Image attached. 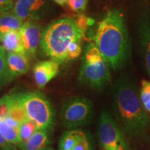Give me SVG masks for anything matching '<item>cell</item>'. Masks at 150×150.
I'll use <instances>...</instances> for the list:
<instances>
[{"label": "cell", "mask_w": 150, "mask_h": 150, "mask_svg": "<svg viewBox=\"0 0 150 150\" xmlns=\"http://www.w3.org/2000/svg\"><path fill=\"white\" fill-rule=\"evenodd\" d=\"M140 39L146 69L150 76V26L144 25L140 31Z\"/></svg>", "instance_id": "cell-16"}, {"label": "cell", "mask_w": 150, "mask_h": 150, "mask_svg": "<svg viewBox=\"0 0 150 150\" xmlns=\"http://www.w3.org/2000/svg\"><path fill=\"white\" fill-rule=\"evenodd\" d=\"M140 100L147 112L150 114V81L142 80L140 91Z\"/></svg>", "instance_id": "cell-22"}, {"label": "cell", "mask_w": 150, "mask_h": 150, "mask_svg": "<svg viewBox=\"0 0 150 150\" xmlns=\"http://www.w3.org/2000/svg\"><path fill=\"white\" fill-rule=\"evenodd\" d=\"M7 116L12 118L14 120H16L20 125L29 119L25 108H24V106L20 102H18L17 101L16 98L13 104L12 105L10 110H9L8 115Z\"/></svg>", "instance_id": "cell-19"}, {"label": "cell", "mask_w": 150, "mask_h": 150, "mask_svg": "<svg viewBox=\"0 0 150 150\" xmlns=\"http://www.w3.org/2000/svg\"><path fill=\"white\" fill-rule=\"evenodd\" d=\"M29 56L27 54L6 52V61L8 71L15 79L28 72L29 70Z\"/></svg>", "instance_id": "cell-11"}, {"label": "cell", "mask_w": 150, "mask_h": 150, "mask_svg": "<svg viewBox=\"0 0 150 150\" xmlns=\"http://www.w3.org/2000/svg\"><path fill=\"white\" fill-rule=\"evenodd\" d=\"M47 0H16L13 12L23 22L39 20L45 13Z\"/></svg>", "instance_id": "cell-8"}, {"label": "cell", "mask_w": 150, "mask_h": 150, "mask_svg": "<svg viewBox=\"0 0 150 150\" xmlns=\"http://www.w3.org/2000/svg\"><path fill=\"white\" fill-rule=\"evenodd\" d=\"M123 135L115 120L106 110L102 111L99 122L98 136L103 150L120 146L126 149Z\"/></svg>", "instance_id": "cell-7"}, {"label": "cell", "mask_w": 150, "mask_h": 150, "mask_svg": "<svg viewBox=\"0 0 150 150\" xmlns=\"http://www.w3.org/2000/svg\"><path fill=\"white\" fill-rule=\"evenodd\" d=\"M40 150H54V149H53V148L49 147V146H46V147L42 148Z\"/></svg>", "instance_id": "cell-31"}, {"label": "cell", "mask_w": 150, "mask_h": 150, "mask_svg": "<svg viewBox=\"0 0 150 150\" xmlns=\"http://www.w3.org/2000/svg\"></svg>", "instance_id": "cell-32"}, {"label": "cell", "mask_w": 150, "mask_h": 150, "mask_svg": "<svg viewBox=\"0 0 150 150\" xmlns=\"http://www.w3.org/2000/svg\"><path fill=\"white\" fill-rule=\"evenodd\" d=\"M72 150H93V145H92L91 140L87 136V135L84 134L79 142L77 143V145L75 146Z\"/></svg>", "instance_id": "cell-26"}, {"label": "cell", "mask_w": 150, "mask_h": 150, "mask_svg": "<svg viewBox=\"0 0 150 150\" xmlns=\"http://www.w3.org/2000/svg\"><path fill=\"white\" fill-rule=\"evenodd\" d=\"M24 22L13 11L0 13V35L11 31H18Z\"/></svg>", "instance_id": "cell-14"}, {"label": "cell", "mask_w": 150, "mask_h": 150, "mask_svg": "<svg viewBox=\"0 0 150 150\" xmlns=\"http://www.w3.org/2000/svg\"><path fill=\"white\" fill-rule=\"evenodd\" d=\"M112 106L115 120L122 134L137 142L148 140L149 117L140 92L128 76L120 77L112 86Z\"/></svg>", "instance_id": "cell-1"}, {"label": "cell", "mask_w": 150, "mask_h": 150, "mask_svg": "<svg viewBox=\"0 0 150 150\" xmlns=\"http://www.w3.org/2000/svg\"><path fill=\"white\" fill-rule=\"evenodd\" d=\"M13 80L8 71L6 61V51L0 45V88Z\"/></svg>", "instance_id": "cell-18"}, {"label": "cell", "mask_w": 150, "mask_h": 150, "mask_svg": "<svg viewBox=\"0 0 150 150\" xmlns=\"http://www.w3.org/2000/svg\"><path fill=\"white\" fill-rule=\"evenodd\" d=\"M83 38H76L70 43L67 50V61L78 58L81 53V44Z\"/></svg>", "instance_id": "cell-23"}, {"label": "cell", "mask_w": 150, "mask_h": 150, "mask_svg": "<svg viewBox=\"0 0 150 150\" xmlns=\"http://www.w3.org/2000/svg\"><path fill=\"white\" fill-rule=\"evenodd\" d=\"M15 97L27 111L29 119L38 129H49L53 126L54 111L51 103L44 94L38 91L14 93Z\"/></svg>", "instance_id": "cell-5"}, {"label": "cell", "mask_w": 150, "mask_h": 150, "mask_svg": "<svg viewBox=\"0 0 150 150\" xmlns=\"http://www.w3.org/2000/svg\"><path fill=\"white\" fill-rule=\"evenodd\" d=\"M24 49L29 58H33L40 45L42 29L40 25L33 20L24 22L20 30Z\"/></svg>", "instance_id": "cell-9"}, {"label": "cell", "mask_w": 150, "mask_h": 150, "mask_svg": "<svg viewBox=\"0 0 150 150\" xmlns=\"http://www.w3.org/2000/svg\"><path fill=\"white\" fill-rule=\"evenodd\" d=\"M76 23H77L79 27L80 28L82 31L86 33V30L90 26H92L94 24V20L92 18H88L84 16V15L80 14L76 18H75Z\"/></svg>", "instance_id": "cell-25"}, {"label": "cell", "mask_w": 150, "mask_h": 150, "mask_svg": "<svg viewBox=\"0 0 150 150\" xmlns=\"http://www.w3.org/2000/svg\"><path fill=\"white\" fill-rule=\"evenodd\" d=\"M84 134L85 133L81 130L67 131L59 140V150H72L77 145Z\"/></svg>", "instance_id": "cell-15"}, {"label": "cell", "mask_w": 150, "mask_h": 150, "mask_svg": "<svg viewBox=\"0 0 150 150\" xmlns=\"http://www.w3.org/2000/svg\"><path fill=\"white\" fill-rule=\"evenodd\" d=\"M85 32L75 18H65L52 22L42 32L40 46L46 56L59 63L67 61V50L76 38H83Z\"/></svg>", "instance_id": "cell-3"}, {"label": "cell", "mask_w": 150, "mask_h": 150, "mask_svg": "<svg viewBox=\"0 0 150 150\" xmlns=\"http://www.w3.org/2000/svg\"><path fill=\"white\" fill-rule=\"evenodd\" d=\"M38 129V127L36 123L30 119L20 124L19 127L20 142L19 144L23 143L27 141Z\"/></svg>", "instance_id": "cell-20"}, {"label": "cell", "mask_w": 150, "mask_h": 150, "mask_svg": "<svg viewBox=\"0 0 150 150\" xmlns=\"http://www.w3.org/2000/svg\"><path fill=\"white\" fill-rule=\"evenodd\" d=\"M125 148L124 147H122V146H120V147H116L113 148H109V149H106L104 150H125Z\"/></svg>", "instance_id": "cell-30"}, {"label": "cell", "mask_w": 150, "mask_h": 150, "mask_svg": "<svg viewBox=\"0 0 150 150\" xmlns=\"http://www.w3.org/2000/svg\"><path fill=\"white\" fill-rule=\"evenodd\" d=\"M59 71V63L54 60L38 62L33 68L35 83L40 88H43L58 74Z\"/></svg>", "instance_id": "cell-10"}, {"label": "cell", "mask_w": 150, "mask_h": 150, "mask_svg": "<svg viewBox=\"0 0 150 150\" xmlns=\"http://www.w3.org/2000/svg\"><path fill=\"white\" fill-rule=\"evenodd\" d=\"M15 101L14 93L7 94L0 98V120H4L8 115L9 110Z\"/></svg>", "instance_id": "cell-21"}, {"label": "cell", "mask_w": 150, "mask_h": 150, "mask_svg": "<svg viewBox=\"0 0 150 150\" xmlns=\"http://www.w3.org/2000/svg\"><path fill=\"white\" fill-rule=\"evenodd\" d=\"M88 0H68L67 5L74 12L81 13L86 8Z\"/></svg>", "instance_id": "cell-24"}, {"label": "cell", "mask_w": 150, "mask_h": 150, "mask_svg": "<svg viewBox=\"0 0 150 150\" xmlns=\"http://www.w3.org/2000/svg\"><path fill=\"white\" fill-rule=\"evenodd\" d=\"M109 67L96 45L90 43L84 51L79 80L92 88L103 89L110 82Z\"/></svg>", "instance_id": "cell-4"}, {"label": "cell", "mask_w": 150, "mask_h": 150, "mask_svg": "<svg viewBox=\"0 0 150 150\" xmlns=\"http://www.w3.org/2000/svg\"><path fill=\"white\" fill-rule=\"evenodd\" d=\"M53 1L58 4L62 6L67 5V3H68V0H53Z\"/></svg>", "instance_id": "cell-29"}, {"label": "cell", "mask_w": 150, "mask_h": 150, "mask_svg": "<svg viewBox=\"0 0 150 150\" xmlns=\"http://www.w3.org/2000/svg\"><path fill=\"white\" fill-rule=\"evenodd\" d=\"M50 142L47 129H38L27 141L18 146L21 150H40L48 146Z\"/></svg>", "instance_id": "cell-13"}, {"label": "cell", "mask_w": 150, "mask_h": 150, "mask_svg": "<svg viewBox=\"0 0 150 150\" xmlns=\"http://www.w3.org/2000/svg\"><path fill=\"white\" fill-rule=\"evenodd\" d=\"M93 105L83 97H74L64 102L61 111L63 125L67 129H74L86 125L91 119Z\"/></svg>", "instance_id": "cell-6"}, {"label": "cell", "mask_w": 150, "mask_h": 150, "mask_svg": "<svg viewBox=\"0 0 150 150\" xmlns=\"http://www.w3.org/2000/svg\"><path fill=\"white\" fill-rule=\"evenodd\" d=\"M95 42L112 70L123 66L128 54V35L123 16L119 11H109L99 22Z\"/></svg>", "instance_id": "cell-2"}, {"label": "cell", "mask_w": 150, "mask_h": 150, "mask_svg": "<svg viewBox=\"0 0 150 150\" xmlns=\"http://www.w3.org/2000/svg\"><path fill=\"white\" fill-rule=\"evenodd\" d=\"M0 149L1 150H16L13 144L5 139L4 137L0 133Z\"/></svg>", "instance_id": "cell-28"}, {"label": "cell", "mask_w": 150, "mask_h": 150, "mask_svg": "<svg viewBox=\"0 0 150 150\" xmlns=\"http://www.w3.org/2000/svg\"><path fill=\"white\" fill-rule=\"evenodd\" d=\"M19 127L10 126L4 120H0V133L7 141L13 145H18L20 142Z\"/></svg>", "instance_id": "cell-17"}, {"label": "cell", "mask_w": 150, "mask_h": 150, "mask_svg": "<svg viewBox=\"0 0 150 150\" xmlns=\"http://www.w3.org/2000/svg\"><path fill=\"white\" fill-rule=\"evenodd\" d=\"M0 42L6 52L27 54L19 30L8 31L0 35Z\"/></svg>", "instance_id": "cell-12"}, {"label": "cell", "mask_w": 150, "mask_h": 150, "mask_svg": "<svg viewBox=\"0 0 150 150\" xmlns=\"http://www.w3.org/2000/svg\"><path fill=\"white\" fill-rule=\"evenodd\" d=\"M13 0H0V13L13 11Z\"/></svg>", "instance_id": "cell-27"}]
</instances>
